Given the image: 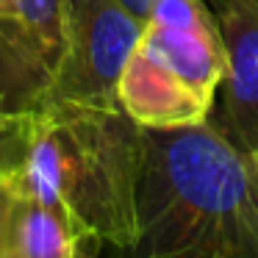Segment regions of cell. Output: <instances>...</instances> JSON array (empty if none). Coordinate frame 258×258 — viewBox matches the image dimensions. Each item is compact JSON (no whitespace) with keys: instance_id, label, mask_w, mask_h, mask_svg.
Masks as SVG:
<instances>
[{"instance_id":"obj_1","label":"cell","mask_w":258,"mask_h":258,"mask_svg":"<svg viewBox=\"0 0 258 258\" xmlns=\"http://www.w3.org/2000/svg\"><path fill=\"white\" fill-rule=\"evenodd\" d=\"M145 258H258V156L211 122L142 128L136 244Z\"/></svg>"},{"instance_id":"obj_7","label":"cell","mask_w":258,"mask_h":258,"mask_svg":"<svg viewBox=\"0 0 258 258\" xmlns=\"http://www.w3.org/2000/svg\"><path fill=\"white\" fill-rule=\"evenodd\" d=\"M14 186L3 258H81L100 252L103 241L67 206L23 189L17 175Z\"/></svg>"},{"instance_id":"obj_3","label":"cell","mask_w":258,"mask_h":258,"mask_svg":"<svg viewBox=\"0 0 258 258\" xmlns=\"http://www.w3.org/2000/svg\"><path fill=\"white\" fill-rule=\"evenodd\" d=\"M222 78V31L208 0H156L119 81V106L142 128L200 125Z\"/></svg>"},{"instance_id":"obj_8","label":"cell","mask_w":258,"mask_h":258,"mask_svg":"<svg viewBox=\"0 0 258 258\" xmlns=\"http://www.w3.org/2000/svg\"><path fill=\"white\" fill-rule=\"evenodd\" d=\"M34 142V111L0 114V178L17 175L25 167Z\"/></svg>"},{"instance_id":"obj_2","label":"cell","mask_w":258,"mask_h":258,"mask_svg":"<svg viewBox=\"0 0 258 258\" xmlns=\"http://www.w3.org/2000/svg\"><path fill=\"white\" fill-rule=\"evenodd\" d=\"M142 125L122 106L45 100L17 183L61 203L103 244L134 250Z\"/></svg>"},{"instance_id":"obj_13","label":"cell","mask_w":258,"mask_h":258,"mask_svg":"<svg viewBox=\"0 0 258 258\" xmlns=\"http://www.w3.org/2000/svg\"><path fill=\"white\" fill-rule=\"evenodd\" d=\"M252 153H255V156H258V150H252Z\"/></svg>"},{"instance_id":"obj_5","label":"cell","mask_w":258,"mask_h":258,"mask_svg":"<svg viewBox=\"0 0 258 258\" xmlns=\"http://www.w3.org/2000/svg\"><path fill=\"white\" fill-rule=\"evenodd\" d=\"M64 53V0H9L0 20V92L9 111H36L50 97Z\"/></svg>"},{"instance_id":"obj_9","label":"cell","mask_w":258,"mask_h":258,"mask_svg":"<svg viewBox=\"0 0 258 258\" xmlns=\"http://www.w3.org/2000/svg\"><path fill=\"white\" fill-rule=\"evenodd\" d=\"M14 175L0 178V258H3V244H6V225H9V211L14 200Z\"/></svg>"},{"instance_id":"obj_10","label":"cell","mask_w":258,"mask_h":258,"mask_svg":"<svg viewBox=\"0 0 258 258\" xmlns=\"http://www.w3.org/2000/svg\"><path fill=\"white\" fill-rule=\"evenodd\" d=\"M122 3H125V6H128L139 20H147V17H150V9H153V3H156V0H122Z\"/></svg>"},{"instance_id":"obj_11","label":"cell","mask_w":258,"mask_h":258,"mask_svg":"<svg viewBox=\"0 0 258 258\" xmlns=\"http://www.w3.org/2000/svg\"><path fill=\"white\" fill-rule=\"evenodd\" d=\"M9 17V0H0V20Z\"/></svg>"},{"instance_id":"obj_4","label":"cell","mask_w":258,"mask_h":258,"mask_svg":"<svg viewBox=\"0 0 258 258\" xmlns=\"http://www.w3.org/2000/svg\"><path fill=\"white\" fill-rule=\"evenodd\" d=\"M145 20L122 0H64V53L47 100L119 106V81Z\"/></svg>"},{"instance_id":"obj_6","label":"cell","mask_w":258,"mask_h":258,"mask_svg":"<svg viewBox=\"0 0 258 258\" xmlns=\"http://www.w3.org/2000/svg\"><path fill=\"white\" fill-rule=\"evenodd\" d=\"M222 31L225 78L208 122L236 147L258 150V0H208Z\"/></svg>"},{"instance_id":"obj_12","label":"cell","mask_w":258,"mask_h":258,"mask_svg":"<svg viewBox=\"0 0 258 258\" xmlns=\"http://www.w3.org/2000/svg\"><path fill=\"white\" fill-rule=\"evenodd\" d=\"M0 114H9V106H6V100H3V92H0Z\"/></svg>"}]
</instances>
